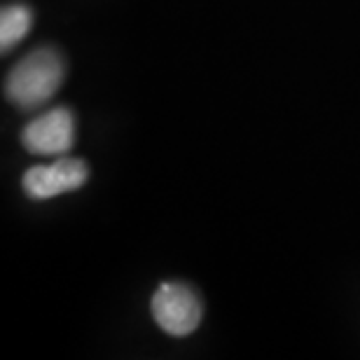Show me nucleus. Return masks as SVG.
I'll list each match as a JSON object with an SVG mask.
<instances>
[{"mask_svg":"<svg viewBox=\"0 0 360 360\" xmlns=\"http://www.w3.org/2000/svg\"><path fill=\"white\" fill-rule=\"evenodd\" d=\"M66 77V63L52 47H40L26 54L7 75L5 96L21 110L45 105L59 91Z\"/></svg>","mask_w":360,"mask_h":360,"instance_id":"f257e3e1","label":"nucleus"},{"mask_svg":"<svg viewBox=\"0 0 360 360\" xmlns=\"http://www.w3.org/2000/svg\"><path fill=\"white\" fill-rule=\"evenodd\" d=\"M153 316L164 333L185 337L201 323V302L185 283H164L153 297Z\"/></svg>","mask_w":360,"mask_h":360,"instance_id":"f03ea898","label":"nucleus"},{"mask_svg":"<svg viewBox=\"0 0 360 360\" xmlns=\"http://www.w3.org/2000/svg\"><path fill=\"white\" fill-rule=\"evenodd\" d=\"M24 148L31 155H66L75 141V117L68 108H52L38 115L21 134Z\"/></svg>","mask_w":360,"mask_h":360,"instance_id":"7ed1b4c3","label":"nucleus"},{"mask_svg":"<svg viewBox=\"0 0 360 360\" xmlns=\"http://www.w3.org/2000/svg\"><path fill=\"white\" fill-rule=\"evenodd\" d=\"M87 164L82 160L61 157L54 164L28 169L24 174V192L35 201H45L82 187L87 183Z\"/></svg>","mask_w":360,"mask_h":360,"instance_id":"20e7f679","label":"nucleus"},{"mask_svg":"<svg viewBox=\"0 0 360 360\" xmlns=\"http://www.w3.org/2000/svg\"><path fill=\"white\" fill-rule=\"evenodd\" d=\"M31 24L33 12L26 5H5L3 12H0V49L10 52L12 47H17L26 38V33L31 31Z\"/></svg>","mask_w":360,"mask_h":360,"instance_id":"39448f33","label":"nucleus"}]
</instances>
